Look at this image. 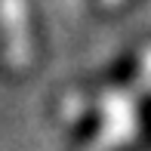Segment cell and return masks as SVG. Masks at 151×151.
<instances>
[{"label": "cell", "instance_id": "1", "mask_svg": "<svg viewBox=\"0 0 151 151\" xmlns=\"http://www.w3.org/2000/svg\"><path fill=\"white\" fill-rule=\"evenodd\" d=\"M102 111H105L102 133H99V139H96L86 151H108L114 145H123V142L136 133V102H133V96H127V93H105Z\"/></svg>", "mask_w": 151, "mask_h": 151}, {"label": "cell", "instance_id": "2", "mask_svg": "<svg viewBox=\"0 0 151 151\" xmlns=\"http://www.w3.org/2000/svg\"><path fill=\"white\" fill-rule=\"evenodd\" d=\"M0 25L6 34V46H9V62L25 68L31 62V31L25 0H0Z\"/></svg>", "mask_w": 151, "mask_h": 151}, {"label": "cell", "instance_id": "3", "mask_svg": "<svg viewBox=\"0 0 151 151\" xmlns=\"http://www.w3.org/2000/svg\"><path fill=\"white\" fill-rule=\"evenodd\" d=\"M142 62H145V71H148V77H151V50L142 56Z\"/></svg>", "mask_w": 151, "mask_h": 151}, {"label": "cell", "instance_id": "4", "mask_svg": "<svg viewBox=\"0 0 151 151\" xmlns=\"http://www.w3.org/2000/svg\"><path fill=\"white\" fill-rule=\"evenodd\" d=\"M105 3H108V6H114V3H120V0H105Z\"/></svg>", "mask_w": 151, "mask_h": 151}]
</instances>
